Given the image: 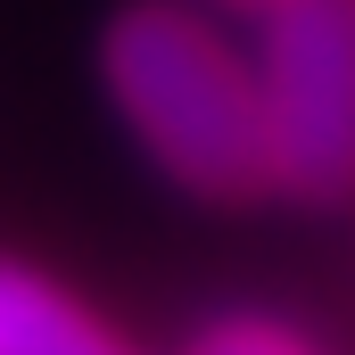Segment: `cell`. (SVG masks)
<instances>
[{"mask_svg": "<svg viewBox=\"0 0 355 355\" xmlns=\"http://www.w3.org/2000/svg\"><path fill=\"white\" fill-rule=\"evenodd\" d=\"M248 67L265 107V182L289 207L355 198V0H257Z\"/></svg>", "mask_w": 355, "mask_h": 355, "instance_id": "7a4b0ae2", "label": "cell"}, {"mask_svg": "<svg viewBox=\"0 0 355 355\" xmlns=\"http://www.w3.org/2000/svg\"><path fill=\"white\" fill-rule=\"evenodd\" d=\"M223 8H257V0H223Z\"/></svg>", "mask_w": 355, "mask_h": 355, "instance_id": "5b68a950", "label": "cell"}, {"mask_svg": "<svg viewBox=\"0 0 355 355\" xmlns=\"http://www.w3.org/2000/svg\"><path fill=\"white\" fill-rule=\"evenodd\" d=\"M99 91L141 157L190 198L240 207L272 198L265 182V107L248 42H232L190 0H124L99 25Z\"/></svg>", "mask_w": 355, "mask_h": 355, "instance_id": "6da1fadb", "label": "cell"}, {"mask_svg": "<svg viewBox=\"0 0 355 355\" xmlns=\"http://www.w3.org/2000/svg\"><path fill=\"white\" fill-rule=\"evenodd\" d=\"M182 355H322V347L281 314H215V322H198V339Z\"/></svg>", "mask_w": 355, "mask_h": 355, "instance_id": "277c9868", "label": "cell"}, {"mask_svg": "<svg viewBox=\"0 0 355 355\" xmlns=\"http://www.w3.org/2000/svg\"><path fill=\"white\" fill-rule=\"evenodd\" d=\"M0 355H132L107 314L25 257H0Z\"/></svg>", "mask_w": 355, "mask_h": 355, "instance_id": "3957f363", "label": "cell"}]
</instances>
